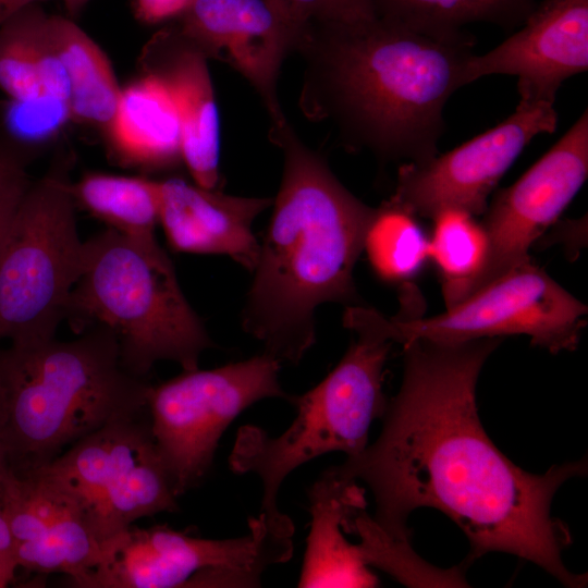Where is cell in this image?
Segmentation results:
<instances>
[{
  "instance_id": "2",
  "label": "cell",
  "mask_w": 588,
  "mask_h": 588,
  "mask_svg": "<svg viewBox=\"0 0 588 588\" xmlns=\"http://www.w3.org/2000/svg\"><path fill=\"white\" fill-rule=\"evenodd\" d=\"M475 37H432L373 17L306 25L293 51L305 62L299 107L335 126L343 143L384 160L424 162L438 155L443 110L465 86Z\"/></svg>"
},
{
  "instance_id": "17",
  "label": "cell",
  "mask_w": 588,
  "mask_h": 588,
  "mask_svg": "<svg viewBox=\"0 0 588 588\" xmlns=\"http://www.w3.org/2000/svg\"><path fill=\"white\" fill-rule=\"evenodd\" d=\"M272 203L269 197L229 195L171 176L160 180L159 225L172 250L224 255L252 272L259 254L253 223Z\"/></svg>"
},
{
  "instance_id": "27",
  "label": "cell",
  "mask_w": 588,
  "mask_h": 588,
  "mask_svg": "<svg viewBox=\"0 0 588 588\" xmlns=\"http://www.w3.org/2000/svg\"><path fill=\"white\" fill-rule=\"evenodd\" d=\"M71 121L69 102L49 94L27 100L9 99L3 111V124L22 144H39Z\"/></svg>"
},
{
  "instance_id": "18",
  "label": "cell",
  "mask_w": 588,
  "mask_h": 588,
  "mask_svg": "<svg viewBox=\"0 0 588 588\" xmlns=\"http://www.w3.org/2000/svg\"><path fill=\"white\" fill-rule=\"evenodd\" d=\"M145 71L157 75L175 103L182 132V161L193 182L217 188L220 172V124L207 58L177 28L150 42Z\"/></svg>"
},
{
  "instance_id": "26",
  "label": "cell",
  "mask_w": 588,
  "mask_h": 588,
  "mask_svg": "<svg viewBox=\"0 0 588 588\" xmlns=\"http://www.w3.org/2000/svg\"><path fill=\"white\" fill-rule=\"evenodd\" d=\"M42 8L32 4L0 26V90L9 99L44 95L32 52V34Z\"/></svg>"
},
{
  "instance_id": "29",
  "label": "cell",
  "mask_w": 588,
  "mask_h": 588,
  "mask_svg": "<svg viewBox=\"0 0 588 588\" xmlns=\"http://www.w3.org/2000/svg\"><path fill=\"white\" fill-rule=\"evenodd\" d=\"M49 16L50 14L42 9L34 25L32 52L35 70L45 94L68 101L70 84L50 32Z\"/></svg>"
},
{
  "instance_id": "3",
  "label": "cell",
  "mask_w": 588,
  "mask_h": 588,
  "mask_svg": "<svg viewBox=\"0 0 588 588\" xmlns=\"http://www.w3.org/2000/svg\"><path fill=\"white\" fill-rule=\"evenodd\" d=\"M270 139L283 173L242 313L264 353L297 365L316 343V309L356 302L353 271L376 208L354 196L285 118Z\"/></svg>"
},
{
  "instance_id": "6",
  "label": "cell",
  "mask_w": 588,
  "mask_h": 588,
  "mask_svg": "<svg viewBox=\"0 0 588 588\" xmlns=\"http://www.w3.org/2000/svg\"><path fill=\"white\" fill-rule=\"evenodd\" d=\"M343 324L356 338L326 378L293 396L296 417L287 429L278 437L256 426L237 431L230 468L260 479V513L269 517L283 514L278 494L293 470L328 453L341 452L346 457L362 453L372 422L384 414V365L393 343L378 330L368 307L347 306Z\"/></svg>"
},
{
  "instance_id": "4",
  "label": "cell",
  "mask_w": 588,
  "mask_h": 588,
  "mask_svg": "<svg viewBox=\"0 0 588 588\" xmlns=\"http://www.w3.org/2000/svg\"><path fill=\"white\" fill-rule=\"evenodd\" d=\"M0 348L10 473L33 474L109 421L147 411L150 382L122 363L114 334Z\"/></svg>"
},
{
  "instance_id": "14",
  "label": "cell",
  "mask_w": 588,
  "mask_h": 588,
  "mask_svg": "<svg viewBox=\"0 0 588 588\" xmlns=\"http://www.w3.org/2000/svg\"><path fill=\"white\" fill-rule=\"evenodd\" d=\"M179 19L176 28L185 39L254 87L271 123L285 119L278 77L293 51L294 30L267 0H192Z\"/></svg>"
},
{
  "instance_id": "19",
  "label": "cell",
  "mask_w": 588,
  "mask_h": 588,
  "mask_svg": "<svg viewBox=\"0 0 588 588\" xmlns=\"http://www.w3.org/2000/svg\"><path fill=\"white\" fill-rule=\"evenodd\" d=\"M308 499L311 522L298 587H377L358 546L343 536L344 522L367 506L365 490L332 466L310 487Z\"/></svg>"
},
{
  "instance_id": "10",
  "label": "cell",
  "mask_w": 588,
  "mask_h": 588,
  "mask_svg": "<svg viewBox=\"0 0 588 588\" xmlns=\"http://www.w3.org/2000/svg\"><path fill=\"white\" fill-rule=\"evenodd\" d=\"M33 474L66 494L101 542L139 518L179 511L147 411L109 421Z\"/></svg>"
},
{
  "instance_id": "35",
  "label": "cell",
  "mask_w": 588,
  "mask_h": 588,
  "mask_svg": "<svg viewBox=\"0 0 588 588\" xmlns=\"http://www.w3.org/2000/svg\"><path fill=\"white\" fill-rule=\"evenodd\" d=\"M71 17L76 16L90 0H61Z\"/></svg>"
},
{
  "instance_id": "28",
  "label": "cell",
  "mask_w": 588,
  "mask_h": 588,
  "mask_svg": "<svg viewBox=\"0 0 588 588\" xmlns=\"http://www.w3.org/2000/svg\"><path fill=\"white\" fill-rule=\"evenodd\" d=\"M294 34L306 25L350 24L376 17L371 0H285Z\"/></svg>"
},
{
  "instance_id": "15",
  "label": "cell",
  "mask_w": 588,
  "mask_h": 588,
  "mask_svg": "<svg viewBox=\"0 0 588 588\" xmlns=\"http://www.w3.org/2000/svg\"><path fill=\"white\" fill-rule=\"evenodd\" d=\"M519 27L487 53L468 58L464 85L512 75L520 99L554 103L562 83L588 69V0H538Z\"/></svg>"
},
{
  "instance_id": "7",
  "label": "cell",
  "mask_w": 588,
  "mask_h": 588,
  "mask_svg": "<svg viewBox=\"0 0 588 588\" xmlns=\"http://www.w3.org/2000/svg\"><path fill=\"white\" fill-rule=\"evenodd\" d=\"M70 163L32 182L0 247V340L11 344L56 338L84 269Z\"/></svg>"
},
{
  "instance_id": "5",
  "label": "cell",
  "mask_w": 588,
  "mask_h": 588,
  "mask_svg": "<svg viewBox=\"0 0 588 588\" xmlns=\"http://www.w3.org/2000/svg\"><path fill=\"white\" fill-rule=\"evenodd\" d=\"M64 320L77 334L93 327L110 330L123 365L142 378L160 360L196 369L203 352L215 346L160 244L109 228L85 241L84 269Z\"/></svg>"
},
{
  "instance_id": "16",
  "label": "cell",
  "mask_w": 588,
  "mask_h": 588,
  "mask_svg": "<svg viewBox=\"0 0 588 588\" xmlns=\"http://www.w3.org/2000/svg\"><path fill=\"white\" fill-rule=\"evenodd\" d=\"M0 501L19 568L63 574L71 584L97 561L102 542L74 502L40 475L9 473Z\"/></svg>"
},
{
  "instance_id": "23",
  "label": "cell",
  "mask_w": 588,
  "mask_h": 588,
  "mask_svg": "<svg viewBox=\"0 0 588 588\" xmlns=\"http://www.w3.org/2000/svg\"><path fill=\"white\" fill-rule=\"evenodd\" d=\"M376 16L444 39L463 38L465 26L489 23L519 27L538 0H371Z\"/></svg>"
},
{
  "instance_id": "20",
  "label": "cell",
  "mask_w": 588,
  "mask_h": 588,
  "mask_svg": "<svg viewBox=\"0 0 588 588\" xmlns=\"http://www.w3.org/2000/svg\"><path fill=\"white\" fill-rule=\"evenodd\" d=\"M106 138L113 157L124 166L166 170L182 161L179 113L157 75L145 71L122 88Z\"/></svg>"
},
{
  "instance_id": "21",
  "label": "cell",
  "mask_w": 588,
  "mask_h": 588,
  "mask_svg": "<svg viewBox=\"0 0 588 588\" xmlns=\"http://www.w3.org/2000/svg\"><path fill=\"white\" fill-rule=\"evenodd\" d=\"M49 26L70 84L71 120L106 136L122 91L109 58L73 20L50 14Z\"/></svg>"
},
{
  "instance_id": "8",
  "label": "cell",
  "mask_w": 588,
  "mask_h": 588,
  "mask_svg": "<svg viewBox=\"0 0 588 588\" xmlns=\"http://www.w3.org/2000/svg\"><path fill=\"white\" fill-rule=\"evenodd\" d=\"M238 538L206 539L167 525H135L103 541L81 588L259 587L264 573L293 554L294 525L282 514L252 517Z\"/></svg>"
},
{
  "instance_id": "33",
  "label": "cell",
  "mask_w": 588,
  "mask_h": 588,
  "mask_svg": "<svg viewBox=\"0 0 588 588\" xmlns=\"http://www.w3.org/2000/svg\"><path fill=\"white\" fill-rule=\"evenodd\" d=\"M5 406L3 395L0 389V489L10 473L9 456L5 441Z\"/></svg>"
},
{
  "instance_id": "25",
  "label": "cell",
  "mask_w": 588,
  "mask_h": 588,
  "mask_svg": "<svg viewBox=\"0 0 588 588\" xmlns=\"http://www.w3.org/2000/svg\"><path fill=\"white\" fill-rule=\"evenodd\" d=\"M432 219L429 258L440 271L443 298L449 308L481 269L487 255V235L475 216L462 209H443Z\"/></svg>"
},
{
  "instance_id": "31",
  "label": "cell",
  "mask_w": 588,
  "mask_h": 588,
  "mask_svg": "<svg viewBox=\"0 0 588 588\" xmlns=\"http://www.w3.org/2000/svg\"><path fill=\"white\" fill-rule=\"evenodd\" d=\"M192 0H135L136 17L147 24H155L179 16Z\"/></svg>"
},
{
  "instance_id": "24",
  "label": "cell",
  "mask_w": 588,
  "mask_h": 588,
  "mask_svg": "<svg viewBox=\"0 0 588 588\" xmlns=\"http://www.w3.org/2000/svg\"><path fill=\"white\" fill-rule=\"evenodd\" d=\"M363 250L379 278L401 282L418 273L429 258V240L416 216L388 199L376 208Z\"/></svg>"
},
{
  "instance_id": "36",
  "label": "cell",
  "mask_w": 588,
  "mask_h": 588,
  "mask_svg": "<svg viewBox=\"0 0 588 588\" xmlns=\"http://www.w3.org/2000/svg\"><path fill=\"white\" fill-rule=\"evenodd\" d=\"M267 1L291 25L285 0H267Z\"/></svg>"
},
{
  "instance_id": "30",
  "label": "cell",
  "mask_w": 588,
  "mask_h": 588,
  "mask_svg": "<svg viewBox=\"0 0 588 588\" xmlns=\"http://www.w3.org/2000/svg\"><path fill=\"white\" fill-rule=\"evenodd\" d=\"M32 182L25 161L10 148L0 146V247Z\"/></svg>"
},
{
  "instance_id": "32",
  "label": "cell",
  "mask_w": 588,
  "mask_h": 588,
  "mask_svg": "<svg viewBox=\"0 0 588 588\" xmlns=\"http://www.w3.org/2000/svg\"><path fill=\"white\" fill-rule=\"evenodd\" d=\"M17 568L14 539L0 501V588L12 583Z\"/></svg>"
},
{
  "instance_id": "13",
  "label": "cell",
  "mask_w": 588,
  "mask_h": 588,
  "mask_svg": "<svg viewBox=\"0 0 588 588\" xmlns=\"http://www.w3.org/2000/svg\"><path fill=\"white\" fill-rule=\"evenodd\" d=\"M587 175L588 111L585 110L514 184L494 194L482 215L488 243L485 262L455 304L529 259L530 246L558 220Z\"/></svg>"
},
{
  "instance_id": "34",
  "label": "cell",
  "mask_w": 588,
  "mask_h": 588,
  "mask_svg": "<svg viewBox=\"0 0 588 588\" xmlns=\"http://www.w3.org/2000/svg\"><path fill=\"white\" fill-rule=\"evenodd\" d=\"M40 0H0V26L25 8Z\"/></svg>"
},
{
  "instance_id": "11",
  "label": "cell",
  "mask_w": 588,
  "mask_h": 588,
  "mask_svg": "<svg viewBox=\"0 0 588 588\" xmlns=\"http://www.w3.org/2000/svg\"><path fill=\"white\" fill-rule=\"evenodd\" d=\"M587 306L527 259L443 314L388 318L372 309L381 334L401 345L414 339L464 342L525 334L552 354L574 351L586 326Z\"/></svg>"
},
{
  "instance_id": "12",
  "label": "cell",
  "mask_w": 588,
  "mask_h": 588,
  "mask_svg": "<svg viewBox=\"0 0 588 588\" xmlns=\"http://www.w3.org/2000/svg\"><path fill=\"white\" fill-rule=\"evenodd\" d=\"M558 121L554 103L520 99L494 127L427 161L402 164L389 199L431 219L448 208L482 216L489 195L524 148L537 135L553 133Z\"/></svg>"
},
{
  "instance_id": "22",
  "label": "cell",
  "mask_w": 588,
  "mask_h": 588,
  "mask_svg": "<svg viewBox=\"0 0 588 588\" xmlns=\"http://www.w3.org/2000/svg\"><path fill=\"white\" fill-rule=\"evenodd\" d=\"M77 206L130 238L158 243L160 181L143 175L89 171L73 182Z\"/></svg>"
},
{
  "instance_id": "1",
  "label": "cell",
  "mask_w": 588,
  "mask_h": 588,
  "mask_svg": "<svg viewBox=\"0 0 588 588\" xmlns=\"http://www.w3.org/2000/svg\"><path fill=\"white\" fill-rule=\"evenodd\" d=\"M501 342L414 339L402 344V383L387 403L379 437L333 467L368 486L372 519L399 543L411 544L408 515L433 507L465 534L470 563L504 552L540 566L566 587H584L587 576L573 574L562 561L572 536L551 515V504L566 480L587 475L586 457L531 474L509 460L481 425L476 384Z\"/></svg>"
},
{
  "instance_id": "9",
  "label": "cell",
  "mask_w": 588,
  "mask_h": 588,
  "mask_svg": "<svg viewBox=\"0 0 588 588\" xmlns=\"http://www.w3.org/2000/svg\"><path fill=\"white\" fill-rule=\"evenodd\" d=\"M280 365L262 352L213 369L182 370L149 384V428L177 499L205 479L222 434L241 413L265 399L292 402L279 380Z\"/></svg>"
}]
</instances>
